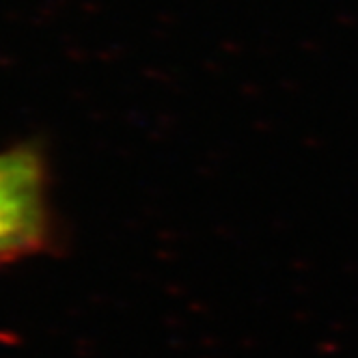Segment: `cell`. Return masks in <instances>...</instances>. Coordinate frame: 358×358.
Here are the masks:
<instances>
[{
    "label": "cell",
    "instance_id": "cell-1",
    "mask_svg": "<svg viewBox=\"0 0 358 358\" xmlns=\"http://www.w3.org/2000/svg\"><path fill=\"white\" fill-rule=\"evenodd\" d=\"M55 220L43 151L22 143L0 151V266L52 248Z\"/></svg>",
    "mask_w": 358,
    "mask_h": 358
}]
</instances>
